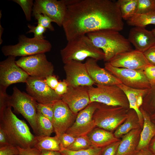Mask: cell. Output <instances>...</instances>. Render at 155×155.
<instances>
[{"label":"cell","mask_w":155,"mask_h":155,"mask_svg":"<svg viewBox=\"0 0 155 155\" xmlns=\"http://www.w3.org/2000/svg\"><path fill=\"white\" fill-rule=\"evenodd\" d=\"M124 24L117 2L80 0L67 6L62 26L67 41L97 31H120Z\"/></svg>","instance_id":"cell-1"},{"label":"cell","mask_w":155,"mask_h":155,"mask_svg":"<svg viewBox=\"0 0 155 155\" xmlns=\"http://www.w3.org/2000/svg\"><path fill=\"white\" fill-rule=\"evenodd\" d=\"M8 106L0 114V128L6 134L11 145L22 148H33L36 136L26 122L18 118Z\"/></svg>","instance_id":"cell-2"},{"label":"cell","mask_w":155,"mask_h":155,"mask_svg":"<svg viewBox=\"0 0 155 155\" xmlns=\"http://www.w3.org/2000/svg\"><path fill=\"white\" fill-rule=\"evenodd\" d=\"M94 45L102 50L104 54V61L109 62L119 54L133 50L127 38L119 31L104 30L86 34Z\"/></svg>","instance_id":"cell-3"},{"label":"cell","mask_w":155,"mask_h":155,"mask_svg":"<svg viewBox=\"0 0 155 155\" xmlns=\"http://www.w3.org/2000/svg\"><path fill=\"white\" fill-rule=\"evenodd\" d=\"M60 53L64 64L73 60L82 62L88 58L98 61L104 60V57L102 51L95 46L86 35L68 41L66 46L61 50Z\"/></svg>","instance_id":"cell-4"},{"label":"cell","mask_w":155,"mask_h":155,"mask_svg":"<svg viewBox=\"0 0 155 155\" xmlns=\"http://www.w3.org/2000/svg\"><path fill=\"white\" fill-rule=\"evenodd\" d=\"M52 47L51 43L45 39L39 40L22 34L19 36L17 44L5 45L1 51L6 56L22 57L49 52Z\"/></svg>","instance_id":"cell-5"},{"label":"cell","mask_w":155,"mask_h":155,"mask_svg":"<svg viewBox=\"0 0 155 155\" xmlns=\"http://www.w3.org/2000/svg\"><path fill=\"white\" fill-rule=\"evenodd\" d=\"M9 105L14 111L21 114L32 127L35 135H38L36 117L38 103L28 94L21 92L17 87L13 88L12 95L9 96Z\"/></svg>","instance_id":"cell-6"},{"label":"cell","mask_w":155,"mask_h":155,"mask_svg":"<svg viewBox=\"0 0 155 155\" xmlns=\"http://www.w3.org/2000/svg\"><path fill=\"white\" fill-rule=\"evenodd\" d=\"M95 85V87H88L90 103L96 102L129 108V102L125 94L117 85Z\"/></svg>","instance_id":"cell-7"},{"label":"cell","mask_w":155,"mask_h":155,"mask_svg":"<svg viewBox=\"0 0 155 155\" xmlns=\"http://www.w3.org/2000/svg\"><path fill=\"white\" fill-rule=\"evenodd\" d=\"M129 109L100 103L93 115L96 126L111 132L115 131L126 120Z\"/></svg>","instance_id":"cell-8"},{"label":"cell","mask_w":155,"mask_h":155,"mask_svg":"<svg viewBox=\"0 0 155 155\" xmlns=\"http://www.w3.org/2000/svg\"><path fill=\"white\" fill-rule=\"evenodd\" d=\"M16 63L32 77L45 78L53 75L54 70L53 65L47 60L45 53L21 57Z\"/></svg>","instance_id":"cell-9"},{"label":"cell","mask_w":155,"mask_h":155,"mask_svg":"<svg viewBox=\"0 0 155 155\" xmlns=\"http://www.w3.org/2000/svg\"><path fill=\"white\" fill-rule=\"evenodd\" d=\"M104 66L106 69L127 86L138 89H148L151 86L144 71L117 67L109 62H105Z\"/></svg>","instance_id":"cell-10"},{"label":"cell","mask_w":155,"mask_h":155,"mask_svg":"<svg viewBox=\"0 0 155 155\" xmlns=\"http://www.w3.org/2000/svg\"><path fill=\"white\" fill-rule=\"evenodd\" d=\"M100 103H90L77 114L75 121L66 133L75 137L87 135L96 126L93 119L94 114Z\"/></svg>","instance_id":"cell-11"},{"label":"cell","mask_w":155,"mask_h":155,"mask_svg":"<svg viewBox=\"0 0 155 155\" xmlns=\"http://www.w3.org/2000/svg\"><path fill=\"white\" fill-rule=\"evenodd\" d=\"M44 79L29 76L26 83L27 94L38 103H53L56 100L61 99L62 97L47 85Z\"/></svg>","instance_id":"cell-12"},{"label":"cell","mask_w":155,"mask_h":155,"mask_svg":"<svg viewBox=\"0 0 155 155\" xmlns=\"http://www.w3.org/2000/svg\"><path fill=\"white\" fill-rule=\"evenodd\" d=\"M16 57L9 56L0 62V86L7 88L10 85L26 83L28 74L16 63Z\"/></svg>","instance_id":"cell-13"},{"label":"cell","mask_w":155,"mask_h":155,"mask_svg":"<svg viewBox=\"0 0 155 155\" xmlns=\"http://www.w3.org/2000/svg\"><path fill=\"white\" fill-rule=\"evenodd\" d=\"M63 69L68 86H93L95 83L90 76L85 63L71 61L64 64Z\"/></svg>","instance_id":"cell-14"},{"label":"cell","mask_w":155,"mask_h":155,"mask_svg":"<svg viewBox=\"0 0 155 155\" xmlns=\"http://www.w3.org/2000/svg\"><path fill=\"white\" fill-rule=\"evenodd\" d=\"M67 7L63 0H35L32 16L37 13L45 14L59 26L61 27Z\"/></svg>","instance_id":"cell-15"},{"label":"cell","mask_w":155,"mask_h":155,"mask_svg":"<svg viewBox=\"0 0 155 155\" xmlns=\"http://www.w3.org/2000/svg\"><path fill=\"white\" fill-rule=\"evenodd\" d=\"M52 121L56 135L58 137L66 132L75 121L77 115L74 114L61 99L53 103Z\"/></svg>","instance_id":"cell-16"},{"label":"cell","mask_w":155,"mask_h":155,"mask_svg":"<svg viewBox=\"0 0 155 155\" xmlns=\"http://www.w3.org/2000/svg\"><path fill=\"white\" fill-rule=\"evenodd\" d=\"M109 63L117 67L143 71L150 65L143 53L136 50L120 53Z\"/></svg>","instance_id":"cell-17"},{"label":"cell","mask_w":155,"mask_h":155,"mask_svg":"<svg viewBox=\"0 0 155 155\" xmlns=\"http://www.w3.org/2000/svg\"><path fill=\"white\" fill-rule=\"evenodd\" d=\"M61 100L77 115L90 103L88 87L68 86L66 93L62 96Z\"/></svg>","instance_id":"cell-18"},{"label":"cell","mask_w":155,"mask_h":155,"mask_svg":"<svg viewBox=\"0 0 155 155\" xmlns=\"http://www.w3.org/2000/svg\"><path fill=\"white\" fill-rule=\"evenodd\" d=\"M135 50L143 53L155 45V36L152 31L145 27L135 26L131 28L127 38Z\"/></svg>","instance_id":"cell-19"},{"label":"cell","mask_w":155,"mask_h":155,"mask_svg":"<svg viewBox=\"0 0 155 155\" xmlns=\"http://www.w3.org/2000/svg\"><path fill=\"white\" fill-rule=\"evenodd\" d=\"M97 60L88 58L85 63L88 73L95 83L104 85H117L121 82L104 68L100 67Z\"/></svg>","instance_id":"cell-20"},{"label":"cell","mask_w":155,"mask_h":155,"mask_svg":"<svg viewBox=\"0 0 155 155\" xmlns=\"http://www.w3.org/2000/svg\"><path fill=\"white\" fill-rule=\"evenodd\" d=\"M117 85L125 94L129 104V108L134 110L138 116L140 122L143 127L144 119L140 111L143 98L147 93L148 89H138L127 86L122 83Z\"/></svg>","instance_id":"cell-21"},{"label":"cell","mask_w":155,"mask_h":155,"mask_svg":"<svg viewBox=\"0 0 155 155\" xmlns=\"http://www.w3.org/2000/svg\"><path fill=\"white\" fill-rule=\"evenodd\" d=\"M142 129L133 130L121 137L116 155H135L138 152Z\"/></svg>","instance_id":"cell-22"},{"label":"cell","mask_w":155,"mask_h":155,"mask_svg":"<svg viewBox=\"0 0 155 155\" xmlns=\"http://www.w3.org/2000/svg\"><path fill=\"white\" fill-rule=\"evenodd\" d=\"M140 110L143 118L144 123L137 147L138 151L148 148L150 141L155 136V125L152 121L150 115L141 107Z\"/></svg>","instance_id":"cell-23"},{"label":"cell","mask_w":155,"mask_h":155,"mask_svg":"<svg viewBox=\"0 0 155 155\" xmlns=\"http://www.w3.org/2000/svg\"><path fill=\"white\" fill-rule=\"evenodd\" d=\"M87 135L92 146L97 148H103L120 140L112 132L98 127L94 128Z\"/></svg>","instance_id":"cell-24"},{"label":"cell","mask_w":155,"mask_h":155,"mask_svg":"<svg viewBox=\"0 0 155 155\" xmlns=\"http://www.w3.org/2000/svg\"><path fill=\"white\" fill-rule=\"evenodd\" d=\"M141 128H142L137 114L133 109H129L127 116L124 122L114 131L115 136L119 139L131 130Z\"/></svg>","instance_id":"cell-25"},{"label":"cell","mask_w":155,"mask_h":155,"mask_svg":"<svg viewBox=\"0 0 155 155\" xmlns=\"http://www.w3.org/2000/svg\"><path fill=\"white\" fill-rule=\"evenodd\" d=\"M33 148L40 151L45 150L59 151L62 149L59 138L56 135L54 137L36 136Z\"/></svg>","instance_id":"cell-26"},{"label":"cell","mask_w":155,"mask_h":155,"mask_svg":"<svg viewBox=\"0 0 155 155\" xmlns=\"http://www.w3.org/2000/svg\"><path fill=\"white\" fill-rule=\"evenodd\" d=\"M127 24L134 27H145L155 25V11L144 14H137L127 20Z\"/></svg>","instance_id":"cell-27"},{"label":"cell","mask_w":155,"mask_h":155,"mask_svg":"<svg viewBox=\"0 0 155 155\" xmlns=\"http://www.w3.org/2000/svg\"><path fill=\"white\" fill-rule=\"evenodd\" d=\"M116 2L123 19L127 20L136 14L138 0H119Z\"/></svg>","instance_id":"cell-28"},{"label":"cell","mask_w":155,"mask_h":155,"mask_svg":"<svg viewBox=\"0 0 155 155\" xmlns=\"http://www.w3.org/2000/svg\"><path fill=\"white\" fill-rule=\"evenodd\" d=\"M38 135L50 136L55 132L52 122L49 119L37 111L36 117Z\"/></svg>","instance_id":"cell-29"},{"label":"cell","mask_w":155,"mask_h":155,"mask_svg":"<svg viewBox=\"0 0 155 155\" xmlns=\"http://www.w3.org/2000/svg\"><path fill=\"white\" fill-rule=\"evenodd\" d=\"M141 107L150 115L155 112V85L148 89Z\"/></svg>","instance_id":"cell-30"},{"label":"cell","mask_w":155,"mask_h":155,"mask_svg":"<svg viewBox=\"0 0 155 155\" xmlns=\"http://www.w3.org/2000/svg\"><path fill=\"white\" fill-rule=\"evenodd\" d=\"M93 146L87 135L76 137L73 142L66 149L72 151L88 149Z\"/></svg>","instance_id":"cell-31"},{"label":"cell","mask_w":155,"mask_h":155,"mask_svg":"<svg viewBox=\"0 0 155 155\" xmlns=\"http://www.w3.org/2000/svg\"><path fill=\"white\" fill-rule=\"evenodd\" d=\"M102 148L92 146L87 149L72 151L62 149L59 152L62 155H101Z\"/></svg>","instance_id":"cell-32"},{"label":"cell","mask_w":155,"mask_h":155,"mask_svg":"<svg viewBox=\"0 0 155 155\" xmlns=\"http://www.w3.org/2000/svg\"><path fill=\"white\" fill-rule=\"evenodd\" d=\"M155 11V0H138L136 14H144Z\"/></svg>","instance_id":"cell-33"},{"label":"cell","mask_w":155,"mask_h":155,"mask_svg":"<svg viewBox=\"0 0 155 155\" xmlns=\"http://www.w3.org/2000/svg\"><path fill=\"white\" fill-rule=\"evenodd\" d=\"M22 8L25 16L26 20L30 21L31 20L34 2L33 0H13Z\"/></svg>","instance_id":"cell-34"},{"label":"cell","mask_w":155,"mask_h":155,"mask_svg":"<svg viewBox=\"0 0 155 155\" xmlns=\"http://www.w3.org/2000/svg\"><path fill=\"white\" fill-rule=\"evenodd\" d=\"M37 21L38 24L40 25L46 29L51 31L55 30V29L51 23L53 20L45 14L37 13L33 16Z\"/></svg>","instance_id":"cell-35"},{"label":"cell","mask_w":155,"mask_h":155,"mask_svg":"<svg viewBox=\"0 0 155 155\" xmlns=\"http://www.w3.org/2000/svg\"><path fill=\"white\" fill-rule=\"evenodd\" d=\"M53 103L48 104L38 103L37 106V111L49 119L52 122L53 115Z\"/></svg>","instance_id":"cell-36"},{"label":"cell","mask_w":155,"mask_h":155,"mask_svg":"<svg viewBox=\"0 0 155 155\" xmlns=\"http://www.w3.org/2000/svg\"><path fill=\"white\" fill-rule=\"evenodd\" d=\"M27 26L29 30L26 32L27 34L33 33L34 34V37L39 40L45 39L44 34L46 31V29L38 24L36 26L28 24Z\"/></svg>","instance_id":"cell-37"},{"label":"cell","mask_w":155,"mask_h":155,"mask_svg":"<svg viewBox=\"0 0 155 155\" xmlns=\"http://www.w3.org/2000/svg\"><path fill=\"white\" fill-rule=\"evenodd\" d=\"M7 88L0 86V114L9 105V96L7 94Z\"/></svg>","instance_id":"cell-38"},{"label":"cell","mask_w":155,"mask_h":155,"mask_svg":"<svg viewBox=\"0 0 155 155\" xmlns=\"http://www.w3.org/2000/svg\"><path fill=\"white\" fill-rule=\"evenodd\" d=\"M59 137L62 149L67 148L73 142L76 138L66 133L61 134Z\"/></svg>","instance_id":"cell-39"},{"label":"cell","mask_w":155,"mask_h":155,"mask_svg":"<svg viewBox=\"0 0 155 155\" xmlns=\"http://www.w3.org/2000/svg\"><path fill=\"white\" fill-rule=\"evenodd\" d=\"M121 140L103 148L101 155H116Z\"/></svg>","instance_id":"cell-40"},{"label":"cell","mask_w":155,"mask_h":155,"mask_svg":"<svg viewBox=\"0 0 155 155\" xmlns=\"http://www.w3.org/2000/svg\"><path fill=\"white\" fill-rule=\"evenodd\" d=\"M151 86L155 85V66L149 65L144 71Z\"/></svg>","instance_id":"cell-41"},{"label":"cell","mask_w":155,"mask_h":155,"mask_svg":"<svg viewBox=\"0 0 155 155\" xmlns=\"http://www.w3.org/2000/svg\"><path fill=\"white\" fill-rule=\"evenodd\" d=\"M17 147L10 145L0 147V155H19Z\"/></svg>","instance_id":"cell-42"},{"label":"cell","mask_w":155,"mask_h":155,"mask_svg":"<svg viewBox=\"0 0 155 155\" xmlns=\"http://www.w3.org/2000/svg\"><path fill=\"white\" fill-rule=\"evenodd\" d=\"M143 53L149 63L155 66V47L154 46L150 48Z\"/></svg>","instance_id":"cell-43"},{"label":"cell","mask_w":155,"mask_h":155,"mask_svg":"<svg viewBox=\"0 0 155 155\" xmlns=\"http://www.w3.org/2000/svg\"><path fill=\"white\" fill-rule=\"evenodd\" d=\"M68 88V85L64 79L62 81L59 82L58 85L54 90L57 95L62 97V96L66 93Z\"/></svg>","instance_id":"cell-44"},{"label":"cell","mask_w":155,"mask_h":155,"mask_svg":"<svg viewBox=\"0 0 155 155\" xmlns=\"http://www.w3.org/2000/svg\"><path fill=\"white\" fill-rule=\"evenodd\" d=\"M17 147L19 151V155H40V151L35 148H23Z\"/></svg>","instance_id":"cell-45"},{"label":"cell","mask_w":155,"mask_h":155,"mask_svg":"<svg viewBox=\"0 0 155 155\" xmlns=\"http://www.w3.org/2000/svg\"><path fill=\"white\" fill-rule=\"evenodd\" d=\"M44 81L49 86L54 90L59 82L56 76L53 75L46 77Z\"/></svg>","instance_id":"cell-46"},{"label":"cell","mask_w":155,"mask_h":155,"mask_svg":"<svg viewBox=\"0 0 155 155\" xmlns=\"http://www.w3.org/2000/svg\"><path fill=\"white\" fill-rule=\"evenodd\" d=\"M11 145L4 131L0 128V147Z\"/></svg>","instance_id":"cell-47"},{"label":"cell","mask_w":155,"mask_h":155,"mask_svg":"<svg viewBox=\"0 0 155 155\" xmlns=\"http://www.w3.org/2000/svg\"><path fill=\"white\" fill-rule=\"evenodd\" d=\"M40 151V155H62L59 151L45 150Z\"/></svg>","instance_id":"cell-48"},{"label":"cell","mask_w":155,"mask_h":155,"mask_svg":"<svg viewBox=\"0 0 155 155\" xmlns=\"http://www.w3.org/2000/svg\"><path fill=\"white\" fill-rule=\"evenodd\" d=\"M148 148L154 155H155V136L150 141Z\"/></svg>","instance_id":"cell-49"},{"label":"cell","mask_w":155,"mask_h":155,"mask_svg":"<svg viewBox=\"0 0 155 155\" xmlns=\"http://www.w3.org/2000/svg\"><path fill=\"white\" fill-rule=\"evenodd\" d=\"M135 155H154L148 148H146L138 151Z\"/></svg>","instance_id":"cell-50"},{"label":"cell","mask_w":155,"mask_h":155,"mask_svg":"<svg viewBox=\"0 0 155 155\" xmlns=\"http://www.w3.org/2000/svg\"><path fill=\"white\" fill-rule=\"evenodd\" d=\"M80 0H63L65 4L67 6L73 5L77 3Z\"/></svg>","instance_id":"cell-51"},{"label":"cell","mask_w":155,"mask_h":155,"mask_svg":"<svg viewBox=\"0 0 155 155\" xmlns=\"http://www.w3.org/2000/svg\"><path fill=\"white\" fill-rule=\"evenodd\" d=\"M4 31V28L2 27L1 23L0 24V44L3 43V40L2 39V36Z\"/></svg>","instance_id":"cell-52"},{"label":"cell","mask_w":155,"mask_h":155,"mask_svg":"<svg viewBox=\"0 0 155 155\" xmlns=\"http://www.w3.org/2000/svg\"><path fill=\"white\" fill-rule=\"evenodd\" d=\"M151 119L155 125V112L150 115Z\"/></svg>","instance_id":"cell-53"},{"label":"cell","mask_w":155,"mask_h":155,"mask_svg":"<svg viewBox=\"0 0 155 155\" xmlns=\"http://www.w3.org/2000/svg\"><path fill=\"white\" fill-rule=\"evenodd\" d=\"M151 31L155 36V28L152 29Z\"/></svg>","instance_id":"cell-54"},{"label":"cell","mask_w":155,"mask_h":155,"mask_svg":"<svg viewBox=\"0 0 155 155\" xmlns=\"http://www.w3.org/2000/svg\"><path fill=\"white\" fill-rule=\"evenodd\" d=\"M154 46L155 47V45H154Z\"/></svg>","instance_id":"cell-55"}]
</instances>
